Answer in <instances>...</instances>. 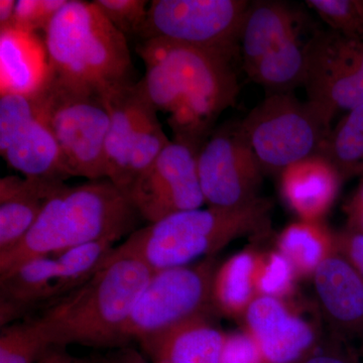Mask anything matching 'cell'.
Masks as SVG:
<instances>
[{
  "label": "cell",
  "instance_id": "cell-1",
  "mask_svg": "<svg viewBox=\"0 0 363 363\" xmlns=\"http://www.w3.org/2000/svg\"><path fill=\"white\" fill-rule=\"evenodd\" d=\"M136 52L145 66L143 88L157 111L168 114L174 140L201 147L240 93L234 58L160 39L143 40Z\"/></svg>",
  "mask_w": 363,
  "mask_h": 363
},
{
  "label": "cell",
  "instance_id": "cell-2",
  "mask_svg": "<svg viewBox=\"0 0 363 363\" xmlns=\"http://www.w3.org/2000/svg\"><path fill=\"white\" fill-rule=\"evenodd\" d=\"M152 272L143 260L113 250L84 285L30 318L51 346L121 347L133 306Z\"/></svg>",
  "mask_w": 363,
  "mask_h": 363
},
{
  "label": "cell",
  "instance_id": "cell-3",
  "mask_svg": "<svg viewBox=\"0 0 363 363\" xmlns=\"http://www.w3.org/2000/svg\"><path fill=\"white\" fill-rule=\"evenodd\" d=\"M140 219L128 196L109 179L65 185L47 203L23 240L0 255V277L28 260L55 257L77 245L116 242L135 231Z\"/></svg>",
  "mask_w": 363,
  "mask_h": 363
},
{
  "label": "cell",
  "instance_id": "cell-4",
  "mask_svg": "<svg viewBox=\"0 0 363 363\" xmlns=\"http://www.w3.org/2000/svg\"><path fill=\"white\" fill-rule=\"evenodd\" d=\"M271 210V202L259 198L236 209L208 206L179 212L136 229L114 252L138 257L154 272L187 266L213 257L242 236L266 234Z\"/></svg>",
  "mask_w": 363,
  "mask_h": 363
},
{
  "label": "cell",
  "instance_id": "cell-5",
  "mask_svg": "<svg viewBox=\"0 0 363 363\" xmlns=\"http://www.w3.org/2000/svg\"><path fill=\"white\" fill-rule=\"evenodd\" d=\"M55 77L97 95L135 82L128 40L94 2L68 0L45 32Z\"/></svg>",
  "mask_w": 363,
  "mask_h": 363
},
{
  "label": "cell",
  "instance_id": "cell-6",
  "mask_svg": "<svg viewBox=\"0 0 363 363\" xmlns=\"http://www.w3.org/2000/svg\"><path fill=\"white\" fill-rule=\"evenodd\" d=\"M39 98L69 178L107 179L111 118L99 95L67 84L52 73Z\"/></svg>",
  "mask_w": 363,
  "mask_h": 363
},
{
  "label": "cell",
  "instance_id": "cell-7",
  "mask_svg": "<svg viewBox=\"0 0 363 363\" xmlns=\"http://www.w3.org/2000/svg\"><path fill=\"white\" fill-rule=\"evenodd\" d=\"M241 131L264 172L318 154L331 128L309 101L292 93H271L240 121Z\"/></svg>",
  "mask_w": 363,
  "mask_h": 363
},
{
  "label": "cell",
  "instance_id": "cell-8",
  "mask_svg": "<svg viewBox=\"0 0 363 363\" xmlns=\"http://www.w3.org/2000/svg\"><path fill=\"white\" fill-rule=\"evenodd\" d=\"M111 118L106 140L107 179L126 195L131 184L171 140L142 81L99 95Z\"/></svg>",
  "mask_w": 363,
  "mask_h": 363
},
{
  "label": "cell",
  "instance_id": "cell-9",
  "mask_svg": "<svg viewBox=\"0 0 363 363\" xmlns=\"http://www.w3.org/2000/svg\"><path fill=\"white\" fill-rule=\"evenodd\" d=\"M217 267L213 257L152 272L124 328V344L196 318L211 316L215 313L212 281Z\"/></svg>",
  "mask_w": 363,
  "mask_h": 363
},
{
  "label": "cell",
  "instance_id": "cell-10",
  "mask_svg": "<svg viewBox=\"0 0 363 363\" xmlns=\"http://www.w3.org/2000/svg\"><path fill=\"white\" fill-rule=\"evenodd\" d=\"M250 4L247 0H154L140 38L169 40L234 58L240 50Z\"/></svg>",
  "mask_w": 363,
  "mask_h": 363
},
{
  "label": "cell",
  "instance_id": "cell-11",
  "mask_svg": "<svg viewBox=\"0 0 363 363\" xmlns=\"http://www.w3.org/2000/svg\"><path fill=\"white\" fill-rule=\"evenodd\" d=\"M305 49L308 101L331 128L339 112L363 105V37L323 30Z\"/></svg>",
  "mask_w": 363,
  "mask_h": 363
},
{
  "label": "cell",
  "instance_id": "cell-12",
  "mask_svg": "<svg viewBox=\"0 0 363 363\" xmlns=\"http://www.w3.org/2000/svg\"><path fill=\"white\" fill-rule=\"evenodd\" d=\"M198 172L209 207L236 209L259 199L264 169L240 123L222 124L198 152Z\"/></svg>",
  "mask_w": 363,
  "mask_h": 363
},
{
  "label": "cell",
  "instance_id": "cell-13",
  "mask_svg": "<svg viewBox=\"0 0 363 363\" xmlns=\"http://www.w3.org/2000/svg\"><path fill=\"white\" fill-rule=\"evenodd\" d=\"M201 147L173 140L131 184L126 192L140 218L154 223L205 204L198 152Z\"/></svg>",
  "mask_w": 363,
  "mask_h": 363
},
{
  "label": "cell",
  "instance_id": "cell-14",
  "mask_svg": "<svg viewBox=\"0 0 363 363\" xmlns=\"http://www.w3.org/2000/svg\"><path fill=\"white\" fill-rule=\"evenodd\" d=\"M0 154L26 178H69L39 96H0Z\"/></svg>",
  "mask_w": 363,
  "mask_h": 363
},
{
  "label": "cell",
  "instance_id": "cell-15",
  "mask_svg": "<svg viewBox=\"0 0 363 363\" xmlns=\"http://www.w3.org/2000/svg\"><path fill=\"white\" fill-rule=\"evenodd\" d=\"M241 320L266 363H302L318 350L314 325L288 300L259 296Z\"/></svg>",
  "mask_w": 363,
  "mask_h": 363
},
{
  "label": "cell",
  "instance_id": "cell-16",
  "mask_svg": "<svg viewBox=\"0 0 363 363\" xmlns=\"http://www.w3.org/2000/svg\"><path fill=\"white\" fill-rule=\"evenodd\" d=\"M318 304L335 337L363 338V278L338 252L312 277Z\"/></svg>",
  "mask_w": 363,
  "mask_h": 363
},
{
  "label": "cell",
  "instance_id": "cell-17",
  "mask_svg": "<svg viewBox=\"0 0 363 363\" xmlns=\"http://www.w3.org/2000/svg\"><path fill=\"white\" fill-rule=\"evenodd\" d=\"M51 80L49 52L37 33L0 30V96L37 97Z\"/></svg>",
  "mask_w": 363,
  "mask_h": 363
},
{
  "label": "cell",
  "instance_id": "cell-18",
  "mask_svg": "<svg viewBox=\"0 0 363 363\" xmlns=\"http://www.w3.org/2000/svg\"><path fill=\"white\" fill-rule=\"evenodd\" d=\"M279 174L281 194L300 220L322 221L333 206L343 181L333 164L319 154L305 157Z\"/></svg>",
  "mask_w": 363,
  "mask_h": 363
},
{
  "label": "cell",
  "instance_id": "cell-19",
  "mask_svg": "<svg viewBox=\"0 0 363 363\" xmlns=\"http://www.w3.org/2000/svg\"><path fill=\"white\" fill-rule=\"evenodd\" d=\"M225 337L226 334L211 321V316H205L138 342L150 363H223Z\"/></svg>",
  "mask_w": 363,
  "mask_h": 363
},
{
  "label": "cell",
  "instance_id": "cell-20",
  "mask_svg": "<svg viewBox=\"0 0 363 363\" xmlns=\"http://www.w3.org/2000/svg\"><path fill=\"white\" fill-rule=\"evenodd\" d=\"M64 182L11 175L0 180V255L18 245Z\"/></svg>",
  "mask_w": 363,
  "mask_h": 363
},
{
  "label": "cell",
  "instance_id": "cell-21",
  "mask_svg": "<svg viewBox=\"0 0 363 363\" xmlns=\"http://www.w3.org/2000/svg\"><path fill=\"white\" fill-rule=\"evenodd\" d=\"M58 276L56 257H44L23 262L0 277L1 327L14 323L30 310L52 304Z\"/></svg>",
  "mask_w": 363,
  "mask_h": 363
},
{
  "label": "cell",
  "instance_id": "cell-22",
  "mask_svg": "<svg viewBox=\"0 0 363 363\" xmlns=\"http://www.w3.org/2000/svg\"><path fill=\"white\" fill-rule=\"evenodd\" d=\"M298 28L297 13L285 2H252L240 38L242 67L247 75L269 52L297 35Z\"/></svg>",
  "mask_w": 363,
  "mask_h": 363
},
{
  "label": "cell",
  "instance_id": "cell-23",
  "mask_svg": "<svg viewBox=\"0 0 363 363\" xmlns=\"http://www.w3.org/2000/svg\"><path fill=\"white\" fill-rule=\"evenodd\" d=\"M257 252L243 250L217 267L212 281V305L215 313L229 318H242L255 298V269Z\"/></svg>",
  "mask_w": 363,
  "mask_h": 363
},
{
  "label": "cell",
  "instance_id": "cell-24",
  "mask_svg": "<svg viewBox=\"0 0 363 363\" xmlns=\"http://www.w3.org/2000/svg\"><path fill=\"white\" fill-rule=\"evenodd\" d=\"M277 247L298 277H313L325 260L336 252L335 233L323 221L293 222L279 233Z\"/></svg>",
  "mask_w": 363,
  "mask_h": 363
},
{
  "label": "cell",
  "instance_id": "cell-25",
  "mask_svg": "<svg viewBox=\"0 0 363 363\" xmlns=\"http://www.w3.org/2000/svg\"><path fill=\"white\" fill-rule=\"evenodd\" d=\"M306 45L301 44L298 33L269 52L255 67L248 78L272 93H291L304 85Z\"/></svg>",
  "mask_w": 363,
  "mask_h": 363
},
{
  "label": "cell",
  "instance_id": "cell-26",
  "mask_svg": "<svg viewBox=\"0 0 363 363\" xmlns=\"http://www.w3.org/2000/svg\"><path fill=\"white\" fill-rule=\"evenodd\" d=\"M318 154L333 164L342 180L363 175V105L348 111L331 128Z\"/></svg>",
  "mask_w": 363,
  "mask_h": 363
},
{
  "label": "cell",
  "instance_id": "cell-27",
  "mask_svg": "<svg viewBox=\"0 0 363 363\" xmlns=\"http://www.w3.org/2000/svg\"><path fill=\"white\" fill-rule=\"evenodd\" d=\"M114 243L116 241L112 240L94 241L55 255L59 264L55 301L84 285L92 278L113 252Z\"/></svg>",
  "mask_w": 363,
  "mask_h": 363
},
{
  "label": "cell",
  "instance_id": "cell-28",
  "mask_svg": "<svg viewBox=\"0 0 363 363\" xmlns=\"http://www.w3.org/2000/svg\"><path fill=\"white\" fill-rule=\"evenodd\" d=\"M32 318L1 327L0 363H37L50 347Z\"/></svg>",
  "mask_w": 363,
  "mask_h": 363
},
{
  "label": "cell",
  "instance_id": "cell-29",
  "mask_svg": "<svg viewBox=\"0 0 363 363\" xmlns=\"http://www.w3.org/2000/svg\"><path fill=\"white\" fill-rule=\"evenodd\" d=\"M297 272L278 250L257 252L255 283L257 296L288 300L296 291Z\"/></svg>",
  "mask_w": 363,
  "mask_h": 363
},
{
  "label": "cell",
  "instance_id": "cell-30",
  "mask_svg": "<svg viewBox=\"0 0 363 363\" xmlns=\"http://www.w3.org/2000/svg\"><path fill=\"white\" fill-rule=\"evenodd\" d=\"M334 32L350 38L363 37V20L358 0L306 1Z\"/></svg>",
  "mask_w": 363,
  "mask_h": 363
},
{
  "label": "cell",
  "instance_id": "cell-31",
  "mask_svg": "<svg viewBox=\"0 0 363 363\" xmlns=\"http://www.w3.org/2000/svg\"><path fill=\"white\" fill-rule=\"evenodd\" d=\"M107 20L124 35L142 37L147 18V0H95Z\"/></svg>",
  "mask_w": 363,
  "mask_h": 363
},
{
  "label": "cell",
  "instance_id": "cell-32",
  "mask_svg": "<svg viewBox=\"0 0 363 363\" xmlns=\"http://www.w3.org/2000/svg\"><path fill=\"white\" fill-rule=\"evenodd\" d=\"M67 1L68 0H18L11 28L28 33L45 32Z\"/></svg>",
  "mask_w": 363,
  "mask_h": 363
},
{
  "label": "cell",
  "instance_id": "cell-33",
  "mask_svg": "<svg viewBox=\"0 0 363 363\" xmlns=\"http://www.w3.org/2000/svg\"><path fill=\"white\" fill-rule=\"evenodd\" d=\"M222 362L266 363L259 346L245 330L226 334Z\"/></svg>",
  "mask_w": 363,
  "mask_h": 363
},
{
  "label": "cell",
  "instance_id": "cell-34",
  "mask_svg": "<svg viewBox=\"0 0 363 363\" xmlns=\"http://www.w3.org/2000/svg\"><path fill=\"white\" fill-rule=\"evenodd\" d=\"M336 252L363 278V234L350 228L335 233Z\"/></svg>",
  "mask_w": 363,
  "mask_h": 363
},
{
  "label": "cell",
  "instance_id": "cell-35",
  "mask_svg": "<svg viewBox=\"0 0 363 363\" xmlns=\"http://www.w3.org/2000/svg\"><path fill=\"white\" fill-rule=\"evenodd\" d=\"M330 347L314 353L302 363H359L353 351L348 347L347 341L333 336Z\"/></svg>",
  "mask_w": 363,
  "mask_h": 363
},
{
  "label": "cell",
  "instance_id": "cell-36",
  "mask_svg": "<svg viewBox=\"0 0 363 363\" xmlns=\"http://www.w3.org/2000/svg\"><path fill=\"white\" fill-rule=\"evenodd\" d=\"M347 217V228L363 234V178L344 206Z\"/></svg>",
  "mask_w": 363,
  "mask_h": 363
},
{
  "label": "cell",
  "instance_id": "cell-37",
  "mask_svg": "<svg viewBox=\"0 0 363 363\" xmlns=\"http://www.w3.org/2000/svg\"><path fill=\"white\" fill-rule=\"evenodd\" d=\"M37 363H93L85 358L72 357L62 346H50Z\"/></svg>",
  "mask_w": 363,
  "mask_h": 363
},
{
  "label": "cell",
  "instance_id": "cell-38",
  "mask_svg": "<svg viewBox=\"0 0 363 363\" xmlns=\"http://www.w3.org/2000/svg\"><path fill=\"white\" fill-rule=\"evenodd\" d=\"M107 363H150L142 351L130 345L121 346L109 357Z\"/></svg>",
  "mask_w": 363,
  "mask_h": 363
},
{
  "label": "cell",
  "instance_id": "cell-39",
  "mask_svg": "<svg viewBox=\"0 0 363 363\" xmlns=\"http://www.w3.org/2000/svg\"><path fill=\"white\" fill-rule=\"evenodd\" d=\"M16 1L1 0L0 1V30L11 28L16 11Z\"/></svg>",
  "mask_w": 363,
  "mask_h": 363
},
{
  "label": "cell",
  "instance_id": "cell-40",
  "mask_svg": "<svg viewBox=\"0 0 363 363\" xmlns=\"http://www.w3.org/2000/svg\"><path fill=\"white\" fill-rule=\"evenodd\" d=\"M358 6H359L360 13H362L363 20V0H358Z\"/></svg>",
  "mask_w": 363,
  "mask_h": 363
}]
</instances>
